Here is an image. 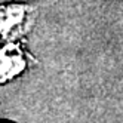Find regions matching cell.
<instances>
[{
    "label": "cell",
    "mask_w": 123,
    "mask_h": 123,
    "mask_svg": "<svg viewBox=\"0 0 123 123\" xmlns=\"http://www.w3.org/2000/svg\"><path fill=\"white\" fill-rule=\"evenodd\" d=\"M27 18V9L22 6H2L0 7V40L11 39L19 33Z\"/></svg>",
    "instance_id": "cell-1"
},
{
    "label": "cell",
    "mask_w": 123,
    "mask_h": 123,
    "mask_svg": "<svg viewBox=\"0 0 123 123\" xmlns=\"http://www.w3.org/2000/svg\"><path fill=\"white\" fill-rule=\"evenodd\" d=\"M22 67L24 61L18 50L13 48H5L0 50V82L18 74Z\"/></svg>",
    "instance_id": "cell-2"
}]
</instances>
